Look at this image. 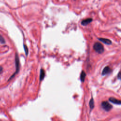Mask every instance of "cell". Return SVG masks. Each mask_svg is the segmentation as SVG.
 Returning a JSON list of instances; mask_svg holds the SVG:
<instances>
[{"mask_svg":"<svg viewBox=\"0 0 121 121\" xmlns=\"http://www.w3.org/2000/svg\"><path fill=\"white\" fill-rule=\"evenodd\" d=\"M93 48L95 52L99 53H102L104 52V47L99 42L95 43L94 44Z\"/></svg>","mask_w":121,"mask_h":121,"instance_id":"1","label":"cell"},{"mask_svg":"<svg viewBox=\"0 0 121 121\" xmlns=\"http://www.w3.org/2000/svg\"><path fill=\"white\" fill-rule=\"evenodd\" d=\"M101 105L103 108L107 112L109 111L112 108V106L107 101H103L101 103Z\"/></svg>","mask_w":121,"mask_h":121,"instance_id":"2","label":"cell"},{"mask_svg":"<svg viewBox=\"0 0 121 121\" xmlns=\"http://www.w3.org/2000/svg\"><path fill=\"white\" fill-rule=\"evenodd\" d=\"M111 71H112V69H111V68L109 66H106L103 69L102 73V75L103 76H104L106 74L110 73Z\"/></svg>","mask_w":121,"mask_h":121,"instance_id":"3","label":"cell"},{"mask_svg":"<svg viewBox=\"0 0 121 121\" xmlns=\"http://www.w3.org/2000/svg\"><path fill=\"white\" fill-rule=\"evenodd\" d=\"M109 100L110 102H112V103H113L116 104H121V100L116 99L115 98L113 97H110L109 99Z\"/></svg>","mask_w":121,"mask_h":121,"instance_id":"4","label":"cell"},{"mask_svg":"<svg viewBox=\"0 0 121 121\" xmlns=\"http://www.w3.org/2000/svg\"><path fill=\"white\" fill-rule=\"evenodd\" d=\"M98 39L102 42H103V43L107 44V45H110L111 44H112V41L108 39H106V38H99Z\"/></svg>","mask_w":121,"mask_h":121,"instance_id":"5","label":"cell"},{"mask_svg":"<svg viewBox=\"0 0 121 121\" xmlns=\"http://www.w3.org/2000/svg\"><path fill=\"white\" fill-rule=\"evenodd\" d=\"M92 21V19L91 18H86V19L83 20L81 21V24L83 26H86V25L89 24Z\"/></svg>","mask_w":121,"mask_h":121,"instance_id":"6","label":"cell"},{"mask_svg":"<svg viewBox=\"0 0 121 121\" xmlns=\"http://www.w3.org/2000/svg\"><path fill=\"white\" fill-rule=\"evenodd\" d=\"M19 59L18 57V56L17 54H16V73H17L19 70Z\"/></svg>","mask_w":121,"mask_h":121,"instance_id":"7","label":"cell"},{"mask_svg":"<svg viewBox=\"0 0 121 121\" xmlns=\"http://www.w3.org/2000/svg\"><path fill=\"white\" fill-rule=\"evenodd\" d=\"M45 76V72L43 69H41L40 70V80H43Z\"/></svg>","mask_w":121,"mask_h":121,"instance_id":"8","label":"cell"},{"mask_svg":"<svg viewBox=\"0 0 121 121\" xmlns=\"http://www.w3.org/2000/svg\"><path fill=\"white\" fill-rule=\"evenodd\" d=\"M86 73L84 71H82L80 74V80L82 82L84 81V80H85V78L86 77Z\"/></svg>","mask_w":121,"mask_h":121,"instance_id":"9","label":"cell"},{"mask_svg":"<svg viewBox=\"0 0 121 121\" xmlns=\"http://www.w3.org/2000/svg\"><path fill=\"white\" fill-rule=\"evenodd\" d=\"M89 106L91 110H92L94 108V101L93 98H91L89 101Z\"/></svg>","mask_w":121,"mask_h":121,"instance_id":"10","label":"cell"},{"mask_svg":"<svg viewBox=\"0 0 121 121\" xmlns=\"http://www.w3.org/2000/svg\"><path fill=\"white\" fill-rule=\"evenodd\" d=\"M0 43H5V41L4 39L1 35H0Z\"/></svg>","mask_w":121,"mask_h":121,"instance_id":"11","label":"cell"},{"mask_svg":"<svg viewBox=\"0 0 121 121\" xmlns=\"http://www.w3.org/2000/svg\"><path fill=\"white\" fill-rule=\"evenodd\" d=\"M24 49H25V51L26 54V55H27V54H28V50L27 47V46H26V45H24Z\"/></svg>","mask_w":121,"mask_h":121,"instance_id":"12","label":"cell"},{"mask_svg":"<svg viewBox=\"0 0 121 121\" xmlns=\"http://www.w3.org/2000/svg\"><path fill=\"white\" fill-rule=\"evenodd\" d=\"M117 78H118L121 79V71H120V72H119V73L118 74Z\"/></svg>","mask_w":121,"mask_h":121,"instance_id":"13","label":"cell"},{"mask_svg":"<svg viewBox=\"0 0 121 121\" xmlns=\"http://www.w3.org/2000/svg\"><path fill=\"white\" fill-rule=\"evenodd\" d=\"M2 70V67L1 66H0V73L1 72Z\"/></svg>","mask_w":121,"mask_h":121,"instance_id":"14","label":"cell"}]
</instances>
